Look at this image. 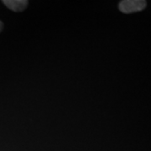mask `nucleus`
I'll use <instances>...</instances> for the list:
<instances>
[{"label": "nucleus", "mask_w": 151, "mask_h": 151, "mask_svg": "<svg viewBox=\"0 0 151 151\" xmlns=\"http://www.w3.org/2000/svg\"><path fill=\"white\" fill-rule=\"evenodd\" d=\"M3 27H4V24H3V22L0 21V32L2 31V29H3Z\"/></svg>", "instance_id": "7ed1b4c3"}, {"label": "nucleus", "mask_w": 151, "mask_h": 151, "mask_svg": "<svg viewBox=\"0 0 151 151\" xmlns=\"http://www.w3.org/2000/svg\"><path fill=\"white\" fill-rule=\"evenodd\" d=\"M146 5L145 0H123L119 4V9L124 14H132L144 10Z\"/></svg>", "instance_id": "f257e3e1"}, {"label": "nucleus", "mask_w": 151, "mask_h": 151, "mask_svg": "<svg viewBox=\"0 0 151 151\" xmlns=\"http://www.w3.org/2000/svg\"><path fill=\"white\" fill-rule=\"evenodd\" d=\"M3 4L14 12H22L27 8V0H4Z\"/></svg>", "instance_id": "f03ea898"}]
</instances>
